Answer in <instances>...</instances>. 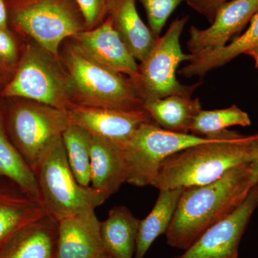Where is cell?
<instances>
[{
	"mask_svg": "<svg viewBox=\"0 0 258 258\" xmlns=\"http://www.w3.org/2000/svg\"><path fill=\"white\" fill-rule=\"evenodd\" d=\"M255 66H256V68H257V69L258 70V62H257V63H255Z\"/></svg>",
	"mask_w": 258,
	"mask_h": 258,
	"instance_id": "cell-36",
	"label": "cell"
},
{
	"mask_svg": "<svg viewBox=\"0 0 258 258\" xmlns=\"http://www.w3.org/2000/svg\"><path fill=\"white\" fill-rule=\"evenodd\" d=\"M250 166L251 171H252V179L254 184L258 182V139L256 142L255 152L253 160L249 164Z\"/></svg>",
	"mask_w": 258,
	"mask_h": 258,
	"instance_id": "cell-32",
	"label": "cell"
},
{
	"mask_svg": "<svg viewBox=\"0 0 258 258\" xmlns=\"http://www.w3.org/2000/svg\"><path fill=\"white\" fill-rule=\"evenodd\" d=\"M13 74L0 63V105L3 104L4 98L3 97V91L13 78Z\"/></svg>",
	"mask_w": 258,
	"mask_h": 258,
	"instance_id": "cell-30",
	"label": "cell"
},
{
	"mask_svg": "<svg viewBox=\"0 0 258 258\" xmlns=\"http://www.w3.org/2000/svg\"><path fill=\"white\" fill-rule=\"evenodd\" d=\"M3 103L0 105V176L18 185L30 196L40 199L35 173L10 138Z\"/></svg>",
	"mask_w": 258,
	"mask_h": 258,
	"instance_id": "cell-23",
	"label": "cell"
},
{
	"mask_svg": "<svg viewBox=\"0 0 258 258\" xmlns=\"http://www.w3.org/2000/svg\"><path fill=\"white\" fill-rule=\"evenodd\" d=\"M69 114L72 124L86 129L93 137L122 146L141 125L152 120L144 108L122 110L76 105L70 110Z\"/></svg>",
	"mask_w": 258,
	"mask_h": 258,
	"instance_id": "cell-11",
	"label": "cell"
},
{
	"mask_svg": "<svg viewBox=\"0 0 258 258\" xmlns=\"http://www.w3.org/2000/svg\"><path fill=\"white\" fill-rule=\"evenodd\" d=\"M47 215L40 199L9 181L0 182V243L24 225Z\"/></svg>",
	"mask_w": 258,
	"mask_h": 258,
	"instance_id": "cell-18",
	"label": "cell"
},
{
	"mask_svg": "<svg viewBox=\"0 0 258 258\" xmlns=\"http://www.w3.org/2000/svg\"><path fill=\"white\" fill-rule=\"evenodd\" d=\"M92 136L86 129L72 124L62 134L70 167L80 184H91V143Z\"/></svg>",
	"mask_w": 258,
	"mask_h": 258,
	"instance_id": "cell-24",
	"label": "cell"
},
{
	"mask_svg": "<svg viewBox=\"0 0 258 258\" xmlns=\"http://www.w3.org/2000/svg\"><path fill=\"white\" fill-rule=\"evenodd\" d=\"M144 109L161 128L176 133L189 134L194 120L201 111L199 98L191 94L173 95L147 102Z\"/></svg>",
	"mask_w": 258,
	"mask_h": 258,
	"instance_id": "cell-20",
	"label": "cell"
},
{
	"mask_svg": "<svg viewBox=\"0 0 258 258\" xmlns=\"http://www.w3.org/2000/svg\"><path fill=\"white\" fill-rule=\"evenodd\" d=\"M183 188L159 190L154 208L139 222L134 258H144L158 237L165 234L176 211Z\"/></svg>",
	"mask_w": 258,
	"mask_h": 258,
	"instance_id": "cell-22",
	"label": "cell"
},
{
	"mask_svg": "<svg viewBox=\"0 0 258 258\" xmlns=\"http://www.w3.org/2000/svg\"><path fill=\"white\" fill-rule=\"evenodd\" d=\"M127 176L128 172L123 146L92 136L91 186L109 198L126 182Z\"/></svg>",
	"mask_w": 258,
	"mask_h": 258,
	"instance_id": "cell-16",
	"label": "cell"
},
{
	"mask_svg": "<svg viewBox=\"0 0 258 258\" xmlns=\"http://www.w3.org/2000/svg\"><path fill=\"white\" fill-rule=\"evenodd\" d=\"M35 174L44 210L57 222L95 210L108 198L93 186L78 182L70 167L62 137L51 142L42 153Z\"/></svg>",
	"mask_w": 258,
	"mask_h": 258,
	"instance_id": "cell-4",
	"label": "cell"
},
{
	"mask_svg": "<svg viewBox=\"0 0 258 258\" xmlns=\"http://www.w3.org/2000/svg\"><path fill=\"white\" fill-rule=\"evenodd\" d=\"M249 115L236 105L223 109L201 110L194 120L189 132L198 137L215 138L234 125L249 126Z\"/></svg>",
	"mask_w": 258,
	"mask_h": 258,
	"instance_id": "cell-25",
	"label": "cell"
},
{
	"mask_svg": "<svg viewBox=\"0 0 258 258\" xmlns=\"http://www.w3.org/2000/svg\"><path fill=\"white\" fill-rule=\"evenodd\" d=\"M147 13L149 28L157 35L160 34L164 25L174 10L184 0H139Z\"/></svg>",
	"mask_w": 258,
	"mask_h": 258,
	"instance_id": "cell-27",
	"label": "cell"
},
{
	"mask_svg": "<svg viewBox=\"0 0 258 258\" xmlns=\"http://www.w3.org/2000/svg\"><path fill=\"white\" fill-rule=\"evenodd\" d=\"M3 179H5V178L2 177V176H0V182L3 181Z\"/></svg>",
	"mask_w": 258,
	"mask_h": 258,
	"instance_id": "cell-35",
	"label": "cell"
},
{
	"mask_svg": "<svg viewBox=\"0 0 258 258\" xmlns=\"http://www.w3.org/2000/svg\"><path fill=\"white\" fill-rule=\"evenodd\" d=\"M103 258H113L111 257V256H110L109 254H106V255L103 257Z\"/></svg>",
	"mask_w": 258,
	"mask_h": 258,
	"instance_id": "cell-34",
	"label": "cell"
},
{
	"mask_svg": "<svg viewBox=\"0 0 258 258\" xmlns=\"http://www.w3.org/2000/svg\"><path fill=\"white\" fill-rule=\"evenodd\" d=\"M246 55L250 56L254 61V63H257L258 62V47L254 49V50L249 51V52L246 53Z\"/></svg>",
	"mask_w": 258,
	"mask_h": 258,
	"instance_id": "cell-33",
	"label": "cell"
},
{
	"mask_svg": "<svg viewBox=\"0 0 258 258\" xmlns=\"http://www.w3.org/2000/svg\"><path fill=\"white\" fill-rule=\"evenodd\" d=\"M59 57L71 77L75 105L122 110L144 108L132 80L88 57L71 38L62 42Z\"/></svg>",
	"mask_w": 258,
	"mask_h": 258,
	"instance_id": "cell-3",
	"label": "cell"
},
{
	"mask_svg": "<svg viewBox=\"0 0 258 258\" xmlns=\"http://www.w3.org/2000/svg\"><path fill=\"white\" fill-rule=\"evenodd\" d=\"M58 222L48 215L24 225L0 243V258H55Z\"/></svg>",
	"mask_w": 258,
	"mask_h": 258,
	"instance_id": "cell-15",
	"label": "cell"
},
{
	"mask_svg": "<svg viewBox=\"0 0 258 258\" xmlns=\"http://www.w3.org/2000/svg\"><path fill=\"white\" fill-rule=\"evenodd\" d=\"M189 17L174 20L166 33L157 39L149 55L139 64L138 74L132 81L143 105L147 102L173 95L193 94L201 82L185 86L176 79L181 62L189 61L191 55L181 50L180 37Z\"/></svg>",
	"mask_w": 258,
	"mask_h": 258,
	"instance_id": "cell-8",
	"label": "cell"
},
{
	"mask_svg": "<svg viewBox=\"0 0 258 258\" xmlns=\"http://www.w3.org/2000/svg\"><path fill=\"white\" fill-rule=\"evenodd\" d=\"M10 138L35 173L42 153L71 124L69 111L20 98H5Z\"/></svg>",
	"mask_w": 258,
	"mask_h": 258,
	"instance_id": "cell-7",
	"label": "cell"
},
{
	"mask_svg": "<svg viewBox=\"0 0 258 258\" xmlns=\"http://www.w3.org/2000/svg\"><path fill=\"white\" fill-rule=\"evenodd\" d=\"M10 28L7 0H0V28Z\"/></svg>",
	"mask_w": 258,
	"mask_h": 258,
	"instance_id": "cell-31",
	"label": "cell"
},
{
	"mask_svg": "<svg viewBox=\"0 0 258 258\" xmlns=\"http://www.w3.org/2000/svg\"><path fill=\"white\" fill-rule=\"evenodd\" d=\"M254 184L248 164L231 169L210 184L185 188L165 233L167 244L189 248L205 231L232 213Z\"/></svg>",
	"mask_w": 258,
	"mask_h": 258,
	"instance_id": "cell-1",
	"label": "cell"
},
{
	"mask_svg": "<svg viewBox=\"0 0 258 258\" xmlns=\"http://www.w3.org/2000/svg\"><path fill=\"white\" fill-rule=\"evenodd\" d=\"M101 222L94 210L59 221L55 258H103Z\"/></svg>",
	"mask_w": 258,
	"mask_h": 258,
	"instance_id": "cell-14",
	"label": "cell"
},
{
	"mask_svg": "<svg viewBox=\"0 0 258 258\" xmlns=\"http://www.w3.org/2000/svg\"><path fill=\"white\" fill-rule=\"evenodd\" d=\"M10 28L59 57L64 40L87 30L75 0H7Z\"/></svg>",
	"mask_w": 258,
	"mask_h": 258,
	"instance_id": "cell-6",
	"label": "cell"
},
{
	"mask_svg": "<svg viewBox=\"0 0 258 258\" xmlns=\"http://www.w3.org/2000/svg\"><path fill=\"white\" fill-rule=\"evenodd\" d=\"M218 137L208 138L176 133L161 128L152 120L146 122L123 146L128 172L126 183L140 187L152 186L161 164L166 158Z\"/></svg>",
	"mask_w": 258,
	"mask_h": 258,
	"instance_id": "cell-9",
	"label": "cell"
},
{
	"mask_svg": "<svg viewBox=\"0 0 258 258\" xmlns=\"http://www.w3.org/2000/svg\"><path fill=\"white\" fill-rule=\"evenodd\" d=\"M258 10V0H230L220 7L211 26H191L186 42L190 54L221 48L242 31Z\"/></svg>",
	"mask_w": 258,
	"mask_h": 258,
	"instance_id": "cell-12",
	"label": "cell"
},
{
	"mask_svg": "<svg viewBox=\"0 0 258 258\" xmlns=\"http://www.w3.org/2000/svg\"><path fill=\"white\" fill-rule=\"evenodd\" d=\"M25 40L11 28H0V63L13 75L21 57Z\"/></svg>",
	"mask_w": 258,
	"mask_h": 258,
	"instance_id": "cell-26",
	"label": "cell"
},
{
	"mask_svg": "<svg viewBox=\"0 0 258 258\" xmlns=\"http://www.w3.org/2000/svg\"><path fill=\"white\" fill-rule=\"evenodd\" d=\"M258 47V10L249 22V26L242 35L236 37L221 48L191 55L189 63L179 70V74L186 78L205 76L231 60Z\"/></svg>",
	"mask_w": 258,
	"mask_h": 258,
	"instance_id": "cell-19",
	"label": "cell"
},
{
	"mask_svg": "<svg viewBox=\"0 0 258 258\" xmlns=\"http://www.w3.org/2000/svg\"><path fill=\"white\" fill-rule=\"evenodd\" d=\"M229 1L230 0H184L193 10L208 19L210 23L220 7Z\"/></svg>",
	"mask_w": 258,
	"mask_h": 258,
	"instance_id": "cell-29",
	"label": "cell"
},
{
	"mask_svg": "<svg viewBox=\"0 0 258 258\" xmlns=\"http://www.w3.org/2000/svg\"><path fill=\"white\" fill-rule=\"evenodd\" d=\"M3 97L25 98L64 111L76 106L71 77L60 57L30 40H25L18 67Z\"/></svg>",
	"mask_w": 258,
	"mask_h": 258,
	"instance_id": "cell-5",
	"label": "cell"
},
{
	"mask_svg": "<svg viewBox=\"0 0 258 258\" xmlns=\"http://www.w3.org/2000/svg\"><path fill=\"white\" fill-rule=\"evenodd\" d=\"M257 139L258 134L243 136L226 130L212 142L176 152L163 161L152 186L185 189L214 182L231 169L250 164Z\"/></svg>",
	"mask_w": 258,
	"mask_h": 258,
	"instance_id": "cell-2",
	"label": "cell"
},
{
	"mask_svg": "<svg viewBox=\"0 0 258 258\" xmlns=\"http://www.w3.org/2000/svg\"><path fill=\"white\" fill-rule=\"evenodd\" d=\"M258 207V182L232 213L205 231L184 254L173 258H238L239 245Z\"/></svg>",
	"mask_w": 258,
	"mask_h": 258,
	"instance_id": "cell-10",
	"label": "cell"
},
{
	"mask_svg": "<svg viewBox=\"0 0 258 258\" xmlns=\"http://www.w3.org/2000/svg\"><path fill=\"white\" fill-rule=\"evenodd\" d=\"M82 13L87 30L99 26L108 17L109 0H75Z\"/></svg>",
	"mask_w": 258,
	"mask_h": 258,
	"instance_id": "cell-28",
	"label": "cell"
},
{
	"mask_svg": "<svg viewBox=\"0 0 258 258\" xmlns=\"http://www.w3.org/2000/svg\"><path fill=\"white\" fill-rule=\"evenodd\" d=\"M108 16L136 60L143 61L159 37L142 21L136 8V0H109Z\"/></svg>",
	"mask_w": 258,
	"mask_h": 258,
	"instance_id": "cell-17",
	"label": "cell"
},
{
	"mask_svg": "<svg viewBox=\"0 0 258 258\" xmlns=\"http://www.w3.org/2000/svg\"><path fill=\"white\" fill-rule=\"evenodd\" d=\"M140 220L124 206L111 209L101 222L102 242L113 258H134Z\"/></svg>",
	"mask_w": 258,
	"mask_h": 258,
	"instance_id": "cell-21",
	"label": "cell"
},
{
	"mask_svg": "<svg viewBox=\"0 0 258 258\" xmlns=\"http://www.w3.org/2000/svg\"><path fill=\"white\" fill-rule=\"evenodd\" d=\"M71 39L98 63L125 75L132 81L137 77L139 64L115 31L110 17L99 26L79 32Z\"/></svg>",
	"mask_w": 258,
	"mask_h": 258,
	"instance_id": "cell-13",
	"label": "cell"
}]
</instances>
